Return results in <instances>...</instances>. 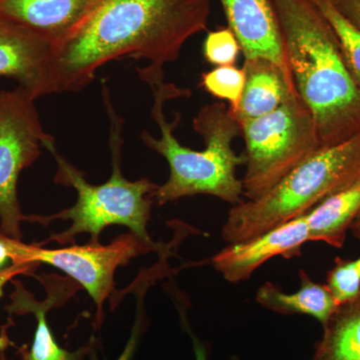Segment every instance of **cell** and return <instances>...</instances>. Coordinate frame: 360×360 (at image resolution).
Instances as JSON below:
<instances>
[{
  "label": "cell",
  "instance_id": "8",
  "mask_svg": "<svg viewBox=\"0 0 360 360\" xmlns=\"http://www.w3.org/2000/svg\"><path fill=\"white\" fill-rule=\"evenodd\" d=\"M149 251H158L146 245L132 233L122 234L110 245L89 243L58 250H46L40 245H27L25 264H47L65 272L87 291L96 307V323L103 319L104 302L115 291V276L118 267Z\"/></svg>",
  "mask_w": 360,
  "mask_h": 360
},
{
  "label": "cell",
  "instance_id": "16",
  "mask_svg": "<svg viewBox=\"0 0 360 360\" xmlns=\"http://www.w3.org/2000/svg\"><path fill=\"white\" fill-rule=\"evenodd\" d=\"M360 217V177L352 186L329 196L305 214L309 241L333 248L345 245L347 231Z\"/></svg>",
  "mask_w": 360,
  "mask_h": 360
},
{
  "label": "cell",
  "instance_id": "9",
  "mask_svg": "<svg viewBox=\"0 0 360 360\" xmlns=\"http://www.w3.org/2000/svg\"><path fill=\"white\" fill-rule=\"evenodd\" d=\"M307 241L309 225L302 215L250 240L229 243L210 259V264L225 281L238 283L250 278L270 258L300 257Z\"/></svg>",
  "mask_w": 360,
  "mask_h": 360
},
{
  "label": "cell",
  "instance_id": "17",
  "mask_svg": "<svg viewBox=\"0 0 360 360\" xmlns=\"http://www.w3.org/2000/svg\"><path fill=\"white\" fill-rule=\"evenodd\" d=\"M322 326L323 335L311 360H360V291L338 303Z\"/></svg>",
  "mask_w": 360,
  "mask_h": 360
},
{
  "label": "cell",
  "instance_id": "11",
  "mask_svg": "<svg viewBox=\"0 0 360 360\" xmlns=\"http://www.w3.org/2000/svg\"><path fill=\"white\" fill-rule=\"evenodd\" d=\"M46 290V298L42 302L35 300L34 296L25 290L20 281L13 279V292L11 295V304L6 309L11 314L34 315L37 319V328L33 338L32 347L23 352L22 360H84L89 354L91 340L89 343L78 348L75 352H68L58 345L52 335L46 315L51 309L65 304L75 295V286L58 276L39 277Z\"/></svg>",
  "mask_w": 360,
  "mask_h": 360
},
{
  "label": "cell",
  "instance_id": "22",
  "mask_svg": "<svg viewBox=\"0 0 360 360\" xmlns=\"http://www.w3.org/2000/svg\"><path fill=\"white\" fill-rule=\"evenodd\" d=\"M149 284H150L149 279L144 278L139 281V288L136 290V314H135L134 328L131 329V333H130L124 349L116 360H131L136 352L142 333L148 323L146 310H144V296H146ZM89 355L90 360H99L97 356V340L94 338H91V347H90Z\"/></svg>",
  "mask_w": 360,
  "mask_h": 360
},
{
  "label": "cell",
  "instance_id": "21",
  "mask_svg": "<svg viewBox=\"0 0 360 360\" xmlns=\"http://www.w3.org/2000/svg\"><path fill=\"white\" fill-rule=\"evenodd\" d=\"M329 290L338 303L352 300L360 291V257L355 259L336 258L328 274Z\"/></svg>",
  "mask_w": 360,
  "mask_h": 360
},
{
  "label": "cell",
  "instance_id": "10",
  "mask_svg": "<svg viewBox=\"0 0 360 360\" xmlns=\"http://www.w3.org/2000/svg\"><path fill=\"white\" fill-rule=\"evenodd\" d=\"M219 1L227 26L236 34L245 58L260 56L269 59L283 70L291 84L295 85L272 0Z\"/></svg>",
  "mask_w": 360,
  "mask_h": 360
},
{
  "label": "cell",
  "instance_id": "18",
  "mask_svg": "<svg viewBox=\"0 0 360 360\" xmlns=\"http://www.w3.org/2000/svg\"><path fill=\"white\" fill-rule=\"evenodd\" d=\"M335 30L348 70L360 89V30L336 8L331 0H311Z\"/></svg>",
  "mask_w": 360,
  "mask_h": 360
},
{
  "label": "cell",
  "instance_id": "12",
  "mask_svg": "<svg viewBox=\"0 0 360 360\" xmlns=\"http://www.w3.org/2000/svg\"><path fill=\"white\" fill-rule=\"evenodd\" d=\"M54 49L51 40L39 33L0 18V77L16 80L35 99L44 96Z\"/></svg>",
  "mask_w": 360,
  "mask_h": 360
},
{
  "label": "cell",
  "instance_id": "7",
  "mask_svg": "<svg viewBox=\"0 0 360 360\" xmlns=\"http://www.w3.org/2000/svg\"><path fill=\"white\" fill-rule=\"evenodd\" d=\"M35 98L27 90H0V231L22 240L18 184L21 172L39 158L45 134Z\"/></svg>",
  "mask_w": 360,
  "mask_h": 360
},
{
  "label": "cell",
  "instance_id": "6",
  "mask_svg": "<svg viewBox=\"0 0 360 360\" xmlns=\"http://www.w3.org/2000/svg\"><path fill=\"white\" fill-rule=\"evenodd\" d=\"M245 142L243 196L257 200L321 148L316 125L300 94L276 110L239 123Z\"/></svg>",
  "mask_w": 360,
  "mask_h": 360
},
{
  "label": "cell",
  "instance_id": "5",
  "mask_svg": "<svg viewBox=\"0 0 360 360\" xmlns=\"http://www.w3.org/2000/svg\"><path fill=\"white\" fill-rule=\"evenodd\" d=\"M360 177V134L321 148L257 200L233 205L222 226L226 243L250 240L302 217Z\"/></svg>",
  "mask_w": 360,
  "mask_h": 360
},
{
  "label": "cell",
  "instance_id": "1",
  "mask_svg": "<svg viewBox=\"0 0 360 360\" xmlns=\"http://www.w3.org/2000/svg\"><path fill=\"white\" fill-rule=\"evenodd\" d=\"M212 0H99L79 32L54 49L44 96L77 92L96 71L122 58L163 68L184 44L206 30Z\"/></svg>",
  "mask_w": 360,
  "mask_h": 360
},
{
  "label": "cell",
  "instance_id": "23",
  "mask_svg": "<svg viewBox=\"0 0 360 360\" xmlns=\"http://www.w3.org/2000/svg\"><path fill=\"white\" fill-rule=\"evenodd\" d=\"M25 248L26 243L22 240L6 236L0 231V270L13 264H30L25 262Z\"/></svg>",
  "mask_w": 360,
  "mask_h": 360
},
{
  "label": "cell",
  "instance_id": "19",
  "mask_svg": "<svg viewBox=\"0 0 360 360\" xmlns=\"http://www.w3.org/2000/svg\"><path fill=\"white\" fill-rule=\"evenodd\" d=\"M245 84V70L234 65L217 66L200 75V87L210 96L226 101L231 112L240 103Z\"/></svg>",
  "mask_w": 360,
  "mask_h": 360
},
{
  "label": "cell",
  "instance_id": "24",
  "mask_svg": "<svg viewBox=\"0 0 360 360\" xmlns=\"http://www.w3.org/2000/svg\"><path fill=\"white\" fill-rule=\"evenodd\" d=\"M37 265L35 264H13L6 269L0 270V298L4 295V288L8 283H11L15 277L20 276H30Z\"/></svg>",
  "mask_w": 360,
  "mask_h": 360
},
{
  "label": "cell",
  "instance_id": "15",
  "mask_svg": "<svg viewBox=\"0 0 360 360\" xmlns=\"http://www.w3.org/2000/svg\"><path fill=\"white\" fill-rule=\"evenodd\" d=\"M300 277L297 292L285 293L276 284L266 283L257 290L255 300L276 314L309 315L323 326L338 307V300L326 284L314 283L304 270H300Z\"/></svg>",
  "mask_w": 360,
  "mask_h": 360
},
{
  "label": "cell",
  "instance_id": "13",
  "mask_svg": "<svg viewBox=\"0 0 360 360\" xmlns=\"http://www.w3.org/2000/svg\"><path fill=\"white\" fill-rule=\"evenodd\" d=\"M99 0H0V18L65 44L79 32Z\"/></svg>",
  "mask_w": 360,
  "mask_h": 360
},
{
  "label": "cell",
  "instance_id": "26",
  "mask_svg": "<svg viewBox=\"0 0 360 360\" xmlns=\"http://www.w3.org/2000/svg\"><path fill=\"white\" fill-rule=\"evenodd\" d=\"M189 335H191V340H193L194 354H195L196 360H207V352L203 343L201 342L195 335L191 333V329L187 328Z\"/></svg>",
  "mask_w": 360,
  "mask_h": 360
},
{
  "label": "cell",
  "instance_id": "20",
  "mask_svg": "<svg viewBox=\"0 0 360 360\" xmlns=\"http://www.w3.org/2000/svg\"><path fill=\"white\" fill-rule=\"evenodd\" d=\"M240 52L238 40L229 26L208 32L203 41V58L212 65H234Z\"/></svg>",
  "mask_w": 360,
  "mask_h": 360
},
{
  "label": "cell",
  "instance_id": "3",
  "mask_svg": "<svg viewBox=\"0 0 360 360\" xmlns=\"http://www.w3.org/2000/svg\"><path fill=\"white\" fill-rule=\"evenodd\" d=\"M296 90L309 108L321 148L360 134V89L335 30L311 0H272Z\"/></svg>",
  "mask_w": 360,
  "mask_h": 360
},
{
  "label": "cell",
  "instance_id": "27",
  "mask_svg": "<svg viewBox=\"0 0 360 360\" xmlns=\"http://www.w3.org/2000/svg\"><path fill=\"white\" fill-rule=\"evenodd\" d=\"M352 229V233H354L355 238L360 239V217L355 220L354 224H352V229Z\"/></svg>",
  "mask_w": 360,
  "mask_h": 360
},
{
  "label": "cell",
  "instance_id": "14",
  "mask_svg": "<svg viewBox=\"0 0 360 360\" xmlns=\"http://www.w3.org/2000/svg\"><path fill=\"white\" fill-rule=\"evenodd\" d=\"M245 84L238 108L231 111L238 123L267 115L298 94L283 70L269 59L245 58Z\"/></svg>",
  "mask_w": 360,
  "mask_h": 360
},
{
  "label": "cell",
  "instance_id": "25",
  "mask_svg": "<svg viewBox=\"0 0 360 360\" xmlns=\"http://www.w3.org/2000/svg\"><path fill=\"white\" fill-rule=\"evenodd\" d=\"M336 8L360 30V0H331Z\"/></svg>",
  "mask_w": 360,
  "mask_h": 360
},
{
  "label": "cell",
  "instance_id": "2",
  "mask_svg": "<svg viewBox=\"0 0 360 360\" xmlns=\"http://www.w3.org/2000/svg\"><path fill=\"white\" fill-rule=\"evenodd\" d=\"M137 71L153 90L151 115L160 130V139L144 130L142 141L163 156L169 165V177L156 189L155 202L163 205L198 194L214 196L233 205L243 202V179L236 176V168L245 165V158L236 155L232 148L234 139L241 136V129L229 105L217 101L200 108L193 127L205 141V148L193 150L182 146L174 135L181 122V113L175 112L174 120L169 122L163 112L167 101L189 97L191 92L174 84H165L163 68L148 65Z\"/></svg>",
  "mask_w": 360,
  "mask_h": 360
},
{
  "label": "cell",
  "instance_id": "4",
  "mask_svg": "<svg viewBox=\"0 0 360 360\" xmlns=\"http://www.w3.org/2000/svg\"><path fill=\"white\" fill-rule=\"evenodd\" d=\"M103 96L110 122L112 172L110 179L98 186L89 184L84 172L59 155L51 136L45 142L44 148L51 151L58 163L54 181L75 188L77 193V202L56 214L30 215L25 220L40 224H49L58 219L70 220L71 224L68 229L52 234L44 243L49 241H56L60 245L75 243L77 236L84 233L89 234V243H97L106 227L120 225L129 229L130 233L142 243L160 251V245L153 243L148 231L151 206L155 202V193L158 186L148 179L135 181L125 179L122 169L123 120L116 113L110 90L105 84H103Z\"/></svg>",
  "mask_w": 360,
  "mask_h": 360
}]
</instances>
